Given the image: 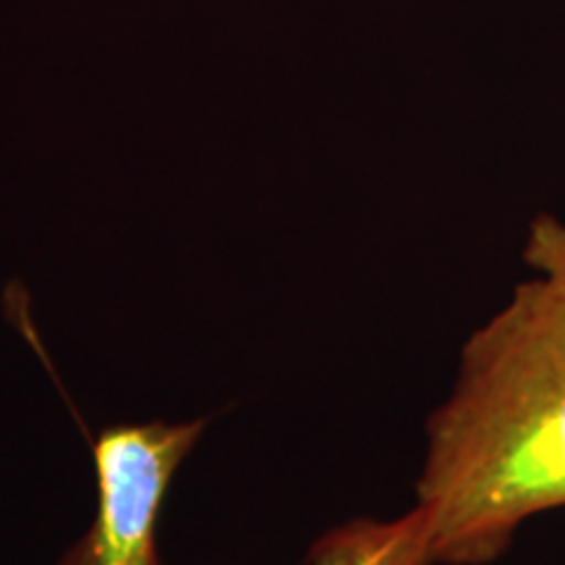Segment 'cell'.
<instances>
[{
	"instance_id": "cell-1",
	"label": "cell",
	"mask_w": 565,
	"mask_h": 565,
	"mask_svg": "<svg viewBox=\"0 0 565 565\" xmlns=\"http://www.w3.org/2000/svg\"><path fill=\"white\" fill-rule=\"evenodd\" d=\"M414 508L435 565H490L565 508V296L536 275L458 351L424 424Z\"/></svg>"
},
{
	"instance_id": "cell-2",
	"label": "cell",
	"mask_w": 565,
	"mask_h": 565,
	"mask_svg": "<svg viewBox=\"0 0 565 565\" xmlns=\"http://www.w3.org/2000/svg\"><path fill=\"white\" fill-rule=\"evenodd\" d=\"M204 429L207 419H152L100 429L92 443L95 515L55 565H166L160 555L162 508Z\"/></svg>"
},
{
	"instance_id": "cell-4",
	"label": "cell",
	"mask_w": 565,
	"mask_h": 565,
	"mask_svg": "<svg viewBox=\"0 0 565 565\" xmlns=\"http://www.w3.org/2000/svg\"><path fill=\"white\" fill-rule=\"evenodd\" d=\"M521 263L565 296V217L540 212L529 223Z\"/></svg>"
},
{
	"instance_id": "cell-3",
	"label": "cell",
	"mask_w": 565,
	"mask_h": 565,
	"mask_svg": "<svg viewBox=\"0 0 565 565\" xmlns=\"http://www.w3.org/2000/svg\"><path fill=\"white\" fill-rule=\"evenodd\" d=\"M307 565H435L419 508L393 519L343 521L322 532L307 550Z\"/></svg>"
}]
</instances>
